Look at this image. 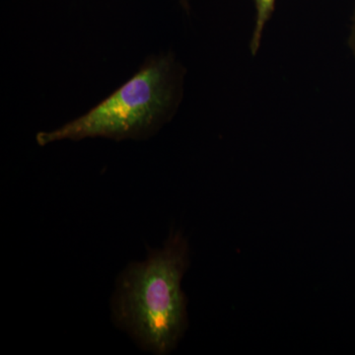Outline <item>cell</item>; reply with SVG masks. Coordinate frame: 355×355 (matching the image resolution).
Returning a JSON list of instances; mask_svg holds the SVG:
<instances>
[{"instance_id": "cell-1", "label": "cell", "mask_w": 355, "mask_h": 355, "mask_svg": "<svg viewBox=\"0 0 355 355\" xmlns=\"http://www.w3.org/2000/svg\"><path fill=\"white\" fill-rule=\"evenodd\" d=\"M190 263V250L180 232L172 233L146 259L130 263L116 280L112 319L146 352L169 354L188 328L182 279Z\"/></svg>"}, {"instance_id": "cell-2", "label": "cell", "mask_w": 355, "mask_h": 355, "mask_svg": "<svg viewBox=\"0 0 355 355\" xmlns=\"http://www.w3.org/2000/svg\"><path fill=\"white\" fill-rule=\"evenodd\" d=\"M183 70L171 53L149 58L120 88L83 116L37 135L39 146L104 137L146 139L171 120L182 97Z\"/></svg>"}, {"instance_id": "cell-3", "label": "cell", "mask_w": 355, "mask_h": 355, "mask_svg": "<svg viewBox=\"0 0 355 355\" xmlns=\"http://www.w3.org/2000/svg\"><path fill=\"white\" fill-rule=\"evenodd\" d=\"M254 2L256 9V20L253 34H252L251 43H250V51L252 55H254L260 50L261 38L263 31L268 21L272 18L275 12V3L277 0H252Z\"/></svg>"}, {"instance_id": "cell-4", "label": "cell", "mask_w": 355, "mask_h": 355, "mask_svg": "<svg viewBox=\"0 0 355 355\" xmlns=\"http://www.w3.org/2000/svg\"><path fill=\"white\" fill-rule=\"evenodd\" d=\"M349 46L352 55L355 58V6L354 12L352 16V26H350V33L349 37Z\"/></svg>"}, {"instance_id": "cell-5", "label": "cell", "mask_w": 355, "mask_h": 355, "mask_svg": "<svg viewBox=\"0 0 355 355\" xmlns=\"http://www.w3.org/2000/svg\"><path fill=\"white\" fill-rule=\"evenodd\" d=\"M181 2L183 3L184 8L188 9V0H181Z\"/></svg>"}]
</instances>
